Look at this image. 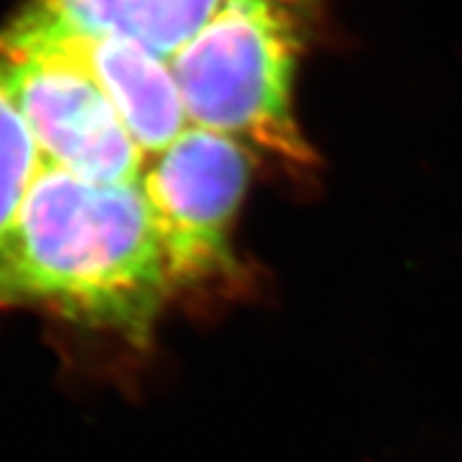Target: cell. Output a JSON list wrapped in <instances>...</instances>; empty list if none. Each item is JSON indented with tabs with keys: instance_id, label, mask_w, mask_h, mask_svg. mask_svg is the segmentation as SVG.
Masks as SVG:
<instances>
[{
	"instance_id": "obj_1",
	"label": "cell",
	"mask_w": 462,
	"mask_h": 462,
	"mask_svg": "<svg viewBox=\"0 0 462 462\" xmlns=\"http://www.w3.org/2000/svg\"><path fill=\"white\" fill-rule=\"evenodd\" d=\"M172 288L140 182L99 184L41 165L0 250V304H45L144 342Z\"/></svg>"
},
{
	"instance_id": "obj_2",
	"label": "cell",
	"mask_w": 462,
	"mask_h": 462,
	"mask_svg": "<svg viewBox=\"0 0 462 462\" xmlns=\"http://www.w3.org/2000/svg\"><path fill=\"white\" fill-rule=\"evenodd\" d=\"M298 10L286 0H225L171 60L189 125L229 134L298 168L314 163L292 111Z\"/></svg>"
},
{
	"instance_id": "obj_3",
	"label": "cell",
	"mask_w": 462,
	"mask_h": 462,
	"mask_svg": "<svg viewBox=\"0 0 462 462\" xmlns=\"http://www.w3.org/2000/svg\"><path fill=\"white\" fill-rule=\"evenodd\" d=\"M0 61L43 163L99 184L140 182L146 156L102 88L67 50L0 38Z\"/></svg>"
},
{
	"instance_id": "obj_4",
	"label": "cell",
	"mask_w": 462,
	"mask_h": 462,
	"mask_svg": "<svg viewBox=\"0 0 462 462\" xmlns=\"http://www.w3.org/2000/svg\"><path fill=\"white\" fill-rule=\"evenodd\" d=\"M250 177L245 146L229 134L189 125L146 161L140 187L163 241L172 286L229 269V234Z\"/></svg>"
},
{
	"instance_id": "obj_5",
	"label": "cell",
	"mask_w": 462,
	"mask_h": 462,
	"mask_svg": "<svg viewBox=\"0 0 462 462\" xmlns=\"http://www.w3.org/2000/svg\"><path fill=\"white\" fill-rule=\"evenodd\" d=\"M7 41H43L67 50L114 104L146 161L165 152L189 128L171 60L123 36H73L26 29L14 22L0 31Z\"/></svg>"
},
{
	"instance_id": "obj_6",
	"label": "cell",
	"mask_w": 462,
	"mask_h": 462,
	"mask_svg": "<svg viewBox=\"0 0 462 462\" xmlns=\"http://www.w3.org/2000/svg\"><path fill=\"white\" fill-rule=\"evenodd\" d=\"M222 5L225 0H29L13 22L73 36H123L172 60Z\"/></svg>"
},
{
	"instance_id": "obj_7",
	"label": "cell",
	"mask_w": 462,
	"mask_h": 462,
	"mask_svg": "<svg viewBox=\"0 0 462 462\" xmlns=\"http://www.w3.org/2000/svg\"><path fill=\"white\" fill-rule=\"evenodd\" d=\"M43 156L0 61V250L13 234Z\"/></svg>"
},
{
	"instance_id": "obj_8",
	"label": "cell",
	"mask_w": 462,
	"mask_h": 462,
	"mask_svg": "<svg viewBox=\"0 0 462 462\" xmlns=\"http://www.w3.org/2000/svg\"><path fill=\"white\" fill-rule=\"evenodd\" d=\"M286 3H291V5H302V0H286Z\"/></svg>"
}]
</instances>
